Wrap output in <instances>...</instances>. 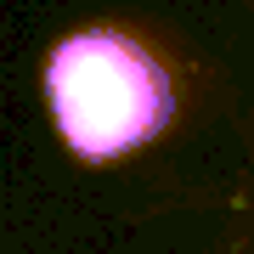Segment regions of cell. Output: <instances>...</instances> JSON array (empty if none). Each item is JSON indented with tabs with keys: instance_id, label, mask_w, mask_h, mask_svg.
<instances>
[{
	"instance_id": "obj_1",
	"label": "cell",
	"mask_w": 254,
	"mask_h": 254,
	"mask_svg": "<svg viewBox=\"0 0 254 254\" xmlns=\"http://www.w3.org/2000/svg\"><path fill=\"white\" fill-rule=\"evenodd\" d=\"M46 102L73 153L108 164L170 130L175 79L141 40L119 28H79L46 63Z\"/></svg>"
}]
</instances>
